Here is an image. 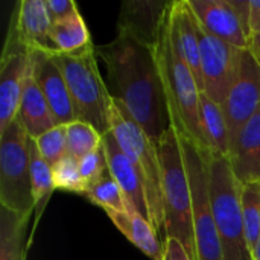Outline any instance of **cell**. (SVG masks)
<instances>
[{
    "label": "cell",
    "instance_id": "5",
    "mask_svg": "<svg viewBox=\"0 0 260 260\" xmlns=\"http://www.w3.org/2000/svg\"><path fill=\"white\" fill-rule=\"evenodd\" d=\"M209 197L221 238L224 260H251L245 244L242 216V184L230 158L207 152Z\"/></svg>",
    "mask_w": 260,
    "mask_h": 260
},
{
    "label": "cell",
    "instance_id": "24",
    "mask_svg": "<svg viewBox=\"0 0 260 260\" xmlns=\"http://www.w3.org/2000/svg\"><path fill=\"white\" fill-rule=\"evenodd\" d=\"M85 197L96 206L104 210H116V212H134L128 204L120 186L116 183L110 169L85 190Z\"/></svg>",
    "mask_w": 260,
    "mask_h": 260
},
{
    "label": "cell",
    "instance_id": "8",
    "mask_svg": "<svg viewBox=\"0 0 260 260\" xmlns=\"http://www.w3.org/2000/svg\"><path fill=\"white\" fill-rule=\"evenodd\" d=\"M192 193V224L197 260H224L221 238L212 213L209 197L207 152L200 149L189 137L178 133Z\"/></svg>",
    "mask_w": 260,
    "mask_h": 260
},
{
    "label": "cell",
    "instance_id": "7",
    "mask_svg": "<svg viewBox=\"0 0 260 260\" xmlns=\"http://www.w3.org/2000/svg\"><path fill=\"white\" fill-rule=\"evenodd\" d=\"M29 140L18 116L0 134V206L17 215H32L35 210Z\"/></svg>",
    "mask_w": 260,
    "mask_h": 260
},
{
    "label": "cell",
    "instance_id": "22",
    "mask_svg": "<svg viewBox=\"0 0 260 260\" xmlns=\"http://www.w3.org/2000/svg\"><path fill=\"white\" fill-rule=\"evenodd\" d=\"M30 215H17L0 206V260H23Z\"/></svg>",
    "mask_w": 260,
    "mask_h": 260
},
{
    "label": "cell",
    "instance_id": "15",
    "mask_svg": "<svg viewBox=\"0 0 260 260\" xmlns=\"http://www.w3.org/2000/svg\"><path fill=\"white\" fill-rule=\"evenodd\" d=\"M9 26L29 50L52 52L49 38L52 18L49 15L46 0L18 2L11 15Z\"/></svg>",
    "mask_w": 260,
    "mask_h": 260
},
{
    "label": "cell",
    "instance_id": "6",
    "mask_svg": "<svg viewBox=\"0 0 260 260\" xmlns=\"http://www.w3.org/2000/svg\"><path fill=\"white\" fill-rule=\"evenodd\" d=\"M59 66L69 87L76 120L94 126L102 136L110 133V101L108 91L96 61V47L78 53H50Z\"/></svg>",
    "mask_w": 260,
    "mask_h": 260
},
{
    "label": "cell",
    "instance_id": "26",
    "mask_svg": "<svg viewBox=\"0 0 260 260\" xmlns=\"http://www.w3.org/2000/svg\"><path fill=\"white\" fill-rule=\"evenodd\" d=\"M67 128V146H69V154L76 157L78 160L84 158L90 152L96 151L98 148L102 146V139L104 136L91 125L85 122L75 120L69 125Z\"/></svg>",
    "mask_w": 260,
    "mask_h": 260
},
{
    "label": "cell",
    "instance_id": "1",
    "mask_svg": "<svg viewBox=\"0 0 260 260\" xmlns=\"http://www.w3.org/2000/svg\"><path fill=\"white\" fill-rule=\"evenodd\" d=\"M96 53L108 69L113 96L126 107L149 139L158 145L171 126V117L154 47L117 35L110 44L96 47Z\"/></svg>",
    "mask_w": 260,
    "mask_h": 260
},
{
    "label": "cell",
    "instance_id": "23",
    "mask_svg": "<svg viewBox=\"0 0 260 260\" xmlns=\"http://www.w3.org/2000/svg\"><path fill=\"white\" fill-rule=\"evenodd\" d=\"M242 216L245 244L251 259L260 238V181L242 186Z\"/></svg>",
    "mask_w": 260,
    "mask_h": 260
},
{
    "label": "cell",
    "instance_id": "32",
    "mask_svg": "<svg viewBox=\"0 0 260 260\" xmlns=\"http://www.w3.org/2000/svg\"><path fill=\"white\" fill-rule=\"evenodd\" d=\"M232 8L235 9L241 26L248 38V24H250V0H229Z\"/></svg>",
    "mask_w": 260,
    "mask_h": 260
},
{
    "label": "cell",
    "instance_id": "2",
    "mask_svg": "<svg viewBox=\"0 0 260 260\" xmlns=\"http://www.w3.org/2000/svg\"><path fill=\"white\" fill-rule=\"evenodd\" d=\"M110 131L113 133L117 145L126 154L134 165L140 181L145 189L149 222L155 229L157 235L165 236V209H163V192H161V165L158 157L157 145L149 139L145 129L129 114L126 107L111 96L110 101Z\"/></svg>",
    "mask_w": 260,
    "mask_h": 260
},
{
    "label": "cell",
    "instance_id": "10",
    "mask_svg": "<svg viewBox=\"0 0 260 260\" xmlns=\"http://www.w3.org/2000/svg\"><path fill=\"white\" fill-rule=\"evenodd\" d=\"M30 66L29 49L8 27L0 61V134L18 116L20 99Z\"/></svg>",
    "mask_w": 260,
    "mask_h": 260
},
{
    "label": "cell",
    "instance_id": "12",
    "mask_svg": "<svg viewBox=\"0 0 260 260\" xmlns=\"http://www.w3.org/2000/svg\"><path fill=\"white\" fill-rule=\"evenodd\" d=\"M30 69L35 82L46 98L55 125H69L76 120L72 96L64 75L49 52L29 50Z\"/></svg>",
    "mask_w": 260,
    "mask_h": 260
},
{
    "label": "cell",
    "instance_id": "30",
    "mask_svg": "<svg viewBox=\"0 0 260 260\" xmlns=\"http://www.w3.org/2000/svg\"><path fill=\"white\" fill-rule=\"evenodd\" d=\"M46 6L52 23L67 18L78 11V6L73 0H46Z\"/></svg>",
    "mask_w": 260,
    "mask_h": 260
},
{
    "label": "cell",
    "instance_id": "34",
    "mask_svg": "<svg viewBox=\"0 0 260 260\" xmlns=\"http://www.w3.org/2000/svg\"><path fill=\"white\" fill-rule=\"evenodd\" d=\"M248 50L254 55V58L259 61L260 64V30L253 37V40L248 44Z\"/></svg>",
    "mask_w": 260,
    "mask_h": 260
},
{
    "label": "cell",
    "instance_id": "21",
    "mask_svg": "<svg viewBox=\"0 0 260 260\" xmlns=\"http://www.w3.org/2000/svg\"><path fill=\"white\" fill-rule=\"evenodd\" d=\"M50 53H78L88 47H93L88 27L79 11L67 18L53 21L50 27Z\"/></svg>",
    "mask_w": 260,
    "mask_h": 260
},
{
    "label": "cell",
    "instance_id": "27",
    "mask_svg": "<svg viewBox=\"0 0 260 260\" xmlns=\"http://www.w3.org/2000/svg\"><path fill=\"white\" fill-rule=\"evenodd\" d=\"M55 189H62L85 195V184L79 172V160L70 154L62 157L52 166Z\"/></svg>",
    "mask_w": 260,
    "mask_h": 260
},
{
    "label": "cell",
    "instance_id": "13",
    "mask_svg": "<svg viewBox=\"0 0 260 260\" xmlns=\"http://www.w3.org/2000/svg\"><path fill=\"white\" fill-rule=\"evenodd\" d=\"M171 2L128 0L122 5L117 30L120 37L133 38L145 46L155 47L166 21Z\"/></svg>",
    "mask_w": 260,
    "mask_h": 260
},
{
    "label": "cell",
    "instance_id": "18",
    "mask_svg": "<svg viewBox=\"0 0 260 260\" xmlns=\"http://www.w3.org/2000/svg\"><path fill=\"white\" fill-rule=\"evenodd\" d=\"M108 218L117 227L119 232L137 247L142 253H145L152 260H163L165 242L157 235L155 229L151 222L139 215L137 212H116V210H105Z\"/></svg>",
    "mask_w": 260,
    "mask_h": 260
},
{
    "label": "cell",
    "instance_id": "3",
    "mask_svg": "<svg viewBox=\"0 0 260 260\" xmlns=\"http://www.w3.org/2000/svg\"><path fill=\"white\" fill-rule=\"evenodd\" d=\"M168 17L169 9L160 38L154 47V55L165 84L171 123L178 133L189 137L200 149L207 152L200 120V96L203 91L192 70L171 43Z\"/></svg>",
    "mask_w": 260,
    "mask_h": 260
},
{
    "label": "cell",
    "instance_id": "25",
    "mask_svg": "<svg viewBox=\"0 0 260 260\" xmlns=\"http://www.w3.org/2000/svg\"><path fill=\"white\" fill-rule=\"evenodd\" d=\"M29 166H30V181H32V195L35 201V209L47 201L52 190L55 189L52 166L41 157L37 143L34 139L29 140Z\"/></svg>",
    "mask_w": 260,
    "mask_h": 260
},
{
    "label": "cell",
    "instance_id": "20",
    "mask_svg": "<svg viewBox=\"0 0 260 260\" xmlns=\"http://www.w3.org/2000/svg\"><path fill=\"white\" fill-rule=\"evenodd\" d=\"M200 120L207 152L230 157V134L222 105L212 101L206 93L200 96Z\"/></svg>",
    "mask_w": 260,
    "mask_h": 260
},
{
    "label": "cell",
    "instance_id": "16",
    "mask_svg": "<svg viewBox=\"0 0 260 260\" xmlns=\"http://www.w3.org/2000/svg\"><path fill=\"white\" fill-rule=\"evenodd\" d=\"M102 145L105 149L107 161L111 175L114 177L116 183L120 186L128 204L134 212L142 215L149 221V212H148V204H146V197H145V189L140 181V177L131 163V160L126 157V154L120 149L117 145L113 133L104 134Z\"/></svg>",
    "mask_w": 260,
    "mask_h": 260
},
{
    "label": "cell",
    "instance_id": "14",
    "mask_svg": "<svg viewBox=\"0 0 260 260\" xmlns=\"http://www.w3.org/2000/svg\"><path fill=\"white\" fill-rule=\"evenodd\" d=\"M206 32L239 49H248V38L229 0H189Z\"/></svg>",
    "mask_w": 260,
    "mask_h": 260
},
{
    "label": "cell",
    "instance_id": "11",
    "mask_svg": "<svg viewBox=\"0 0 260 260\" xmlns=\"http://www.w3.org/2000/svg\"><path fill=\"white\" fill-rule=\"evenodd\" d=\"M260 107V64L254 55L244 49L236 81L222 104L230 134V149L247 122Z\"/></svg>",
    "mask_w": 260,
    "mask_h": 260
},
{
    "label": "cell",
    "instance_id": "19",
    "mask_svg": "<svg viewBox=\"0 0 260 260\" xmlns=\"http://www.w3.org/2000/svg\"><path fill=\"white\" fill-rule=\"evenodd\" d=\"M18 117L30 139H38L41 134L55 126V120L50 113L49 104L34 79L30 66L20 99Z\"/></svg>",
    "mask_w": 260,
    "mask_h": 260
},
{
    "label": "cell",
    "instance_id": "17",
    "mask_svg": "<svg viewBox=\"0 0 260 260\" xmlns=\"http://www.w3.org/2000/svg\"><path fill=\"white\" fill-rule=\"evenodd\" d=\"M229 158L242 186L260 181V107L238 134Z\"/></svg>",
    "mask_w": 260,
    "mask_h": 260
},
{
    "label": "cell",
    "instance_id": "29",
    "mask_svg": "<svg viewBox=\"0 0 260 260\" xmlns=\"http://www.w3.org/2000/svg\"><path fill=\"white\" fill-rule=\"evenodd\" d=\"M108 169L110 168H108L104 145L101 148H98L96 151L90 152L88 155H85L84 158H81L79 160V172H81V177L84 180L85 190L90 186H93Z\"/></svg>",
    "mask_w": 260,
    "mask_h": 260
},
{
    "label": "cell",
    "instance_id": "9",
    "mask_svg": "<svg viewBox=\"0 0 260 260\" xmlns=\"http://www.w3.org/2000/svg\"><path fill=\"white\" fill-rule=\"evenodd\" d=\"M197 32L200 40L203 93L222 105L236 81L244 49L235 47L210 35L203 29L198 20Z\"/></svg>",
    "mask_w": 260,
    "mask_h": 260
},
{
    "label": "cell",
    "instance_id": "28",
    "mask_svg": "<svg viewBox=\"0 0 260 260\" xmlns=\"http://www.w3.org/2000/svg\"><path fill=\"white\" fill-rule=\"evenodd\" d=\"M37 143V148L41 154V157L53 166L58 163L62 157L69 154L67 146V128L66 125H55L44 134H41L38 139H34Z\"/></svg>",
    "mask_w": 260,
    "mask_h": 260
},
{
    "label": "cell",
    "instance_id": "4",
    "mask_svg": "<svg viewBox=\"0 0 260 260\" xmlns=\"http://www.w3.org/2000/svg\"><path fill=\"white\" fill-rule=\"evenodd\" d=\"M157 148L161 165V192L166 238H175L177 241H180L193 260H197L192 224L190 183L183 155L181 139L178 129L172 123L161 136Z\"/></svg>",
    "mask_w": 260,
    "mask_h": 260
},
{
    "label": "cell",
    "instance_id": "35",
    "mask_svg": "<svg viewBox=\"0 0 260 260\" xmlns=\"http://www.w3.org/2000/svg\"><path fill=\"white\" fill-rule=\"evenodd\" d=\"M251 260H260V238H259L257 245H256V250H254V254H253Z\"/></svg>",
    "mask_w": 260,
    "mask_h": 260
},
{
    "label": "cell",
    "instance_id": "31",
    "mask_svg": "<svg viewBox=\"0 0 260 260\" xmlns=\"http://www.w3.org/2000/svg\"><path fill=\"white\" fill-rule=\"evenodd\" d=\"M163 260H193V257L187 253L180 241H177L175 238H166Z\"/></svg>",
    "mask_w": 260,
    "mask_h": 260
},
{
    "label": "cell",
    "instance_id": "33",
    "mask_svg": "<svg viewBox=\"0 0 260 260\" xmlns=\"http://www.w3.org/2000/svg\"><path fill=\"white\" fill-rule=\"evenodd\" d=\"M260 30V0H250V24H248V44Z\"/></svg>",
    "mask_w": 260,
    "mask_h": 260
}]
</instances>
